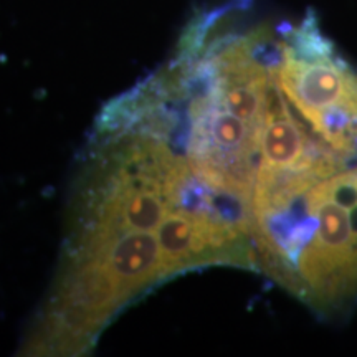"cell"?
<instances>
[{"mask_svg":"<svg viewBox=\"0 0 357 357\" xmlns=\"http://www.w3.org/2000/svg\"><path fill=\"white\" fill-rule=\"evenodd\" d=\"M257 265L321 314L357 300V154L318 137L296 166L258 167Z\"/></svg>","mask_w":357,"mask_h":357,"instance_id":"cell-1","label":"cell"},{"mask_svg":"<svg viewBox=\"0 0 357 357\" xmlns=\"http://www.w3.org/2000/svg\"><path fill=\"white\" fill-rule=\"evenodd\" d=\"M77 257L98 258L109 268L128 300L142 289L167 278L158 235L131 230L108 238H83Z\"/></svg>","mask_w":357,"mask_h":357,"instance_id":"cell-2","label":"cell"}]
</instances>
